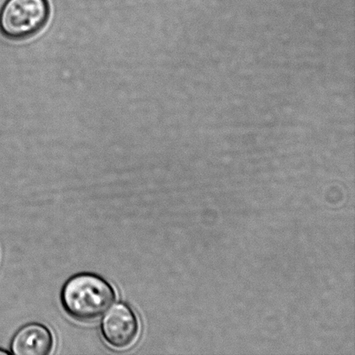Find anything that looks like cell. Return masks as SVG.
I'll return each mask as SVG.
<instances>
[{
  "instance_id": "cell-5",
  "label": "cell",
  "mask_w": 355,
  "mask_h": 355,
  "mask_svg": "<svg viewBox=\"0 0 355 355\" xmlns=\"http://www.w3.org/2000/svg\"><path fill=\"white\" fill-rule=\"evenodd\" d=\"M7 354H10L8 351L0 349V355H7Z\"/></svg>"
},
{
  "instance_id": "cell-4",
  "label": "cell",
  "mask_w": 355,
  "mask_h": 355,
  "mask_svg": "<svg viewBox=\"0 0 355 355\" xmlns=\"http://www.w3.org/2000/svg\"><path fill=\"white\" fill-rule=\"evenodd\" d=\"M55 344L54 336L47 326L30 322L21 327L10 340V354L15 355H48Z\"/></svg>"
},
{
  "instance_id": "cell-2",
  "label": "cell",
  "mask_w": 355,
  "mask_h": 355,
  "mask_svg": "<svg viewBox=\"0 0 355 355\" xmlns=\"http://www.w3.org/2000/svg\"><path fill=\"white\" fill-rule=\"evenodd\" d=\"M50 17L47 0H6L0 10V33L6 40H29L43 29Z\"/></svg>"
},
{
  "instance_id": "cell-1",
  "label": "cell",
  "mask_w": 355,
  "mask_h": 355,
  "mask_svg": "<svg viewBox=\"0 0 355 355\" xmlns=\"http://www.w3.org/2000/svg\"><path fill=\"white\" fill-rule=\"evenodd\" d=\"M116 300L113 285L98 274L73 275L62 285L60 302L69 318L80 322H90L105 314Z\"/></svg>"
},
{
  "instance_id": "cell-3",
  "label": "cell",
  "mask_w": 355,
  "mask_h": 355,
  "mask_svg": "<svg viewBox=\"0 0 355 355\" xmlns=\"http://www.w3.org/2000/svg\"><path fill=\"white\" fill-rule=\"evenodd\" d=\"M140 330L137 315L124 302H119L111 308L100 324L104 342L116 350H125L133 346L139 338Z\"/></svg>"
}]
</instances>
